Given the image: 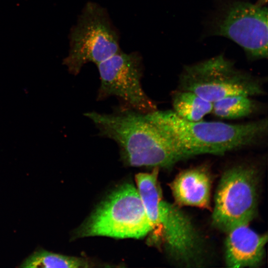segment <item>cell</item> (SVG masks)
<instances>
[{"instance_id":"obj_1","label":"cell","mask_w":268,"mask_h":268,"mask_svg":"<svg viewBox=\"0 0 268 268\" xmlns=\"http://www.w3.org/2000/svg\"><path fill=\"white\" fill-rule=\"evenodd\" d=\"M84 115L99 135L117 143L126 165L168 168L185 159L147 113L122 106L110 114L92 111Z\"/></svg>"},{"instance_id":"obj_2","label":"cell","mask_w":268,"mask_h":268,"mask_svg":"<svg viewBox=\"0 0 268 268\" xmlns=\"http://www.w3.org/2000/svg\"><path fill=\"white\" fill-rule=\"evenodd\" d=\"M185 159L196 155H221L258 145L268 135L267 118L243 124L218 121L190 122L172 110L147 113Z\"/></svg>"},{"instance_id":"obj_3","label":"cell","mask_w":268,"mask_h":268,"mask_svg":"<svg viewBox=\"0 0 268 268\" xmlns=\"http://www.w3.org/2000/svg\"><path fill=\"white\" fill-rule=\"evenodd\" d=\"M151 229L137 189L125 183L101 202L74 236L138 239Z\"/></svg>"},{"instance_id":"obj_4","label":"cell","mask_w":268,"mask_h":268,"mask_svg":"<svg viewBox=\"0 0 268 268\" xmlns=\"http://www.w3.org/2000/svg\"><path fill=\"white\" fill-rule=\"evenodd\" d=\"M178 89L193 92L212 103L229 96L265 93L263 79L237 68L223 54L184 66Z\"/></svg>"},{"instance_id":"obj_5","label":"cell","mask_w":268,"mask_h":268,"mask_svg":"<svg viewBox=\"0 0 268 268\" xmlns=\"http://www.w3.org/2000/svg\"><path fill=\"white\" fill-rule=\"evenodd\" d=\"M120 36L107 10L93 2L84 6L70 30L69 50L63 64L73 75L88 63L96 65L121 51Z\"/></svg>"},{"instance_id":"obj_6","label":"cell","mask_w":268,"mask_h":268,"mask_svg":"<svg viewBox=\"0 0 268 268\" xmlns=\"http://www.w3.org/2000/svg\"><path fill=\"white\" fill-rule=\"evenodd\" d=\"M258 174L252 165L239 164L225 171L215 196L212 224L227 232L249 224L256 214Z\"/></svg>"},{"instance_id":"obj_7","label":"cell","mask_w":268,"mask_h":268,"mask_svg":"<svg viewBox=\"0 0 268 268\" xmlns=\"http://www.w3.org/2000/svg\"><path fill=\"white\" fill-rule=\"evenodd\" d=\"M267 7L235 1L224 5L211 21L210 34L228 38L251 61L268 58Z\"/></svg>"},{"instance_id":"obj_8","label":"cell","mask_w":268,"mask_h":268,"mask_svg":"<svg viewBox=\"0 0 268 268\" xmlns=\"http://www.w3.org/2000/svg\"><path fill=\"white\" fill-rule=\"evenodd\" d=\"M97 66L100 78L98 101L114 96L121 100L124 106L139 112L149 113L157 110L141 86L143 67L140 54L121 51Z\"/></svg>"},{"instance_id":"obj_9","label":"cell","mask_w":268,"mask_h":268,"mask_svg":"<svg viewBox=\"0 0 268 268\" xmlns=\"http://www.w3.org/2000/svg\"><path fill=\"white\" fill-rule=\"evenodd\" d=\"M159 228L152 242L163 244L177 262L187 267L201 263L203 244L196 228L188 215L177 204L162 199L158 207Z\"/></svg>"},{"instance_id":"obj_10","label":"cell","mask_w":268,"mask_h":268,"mask_svg":"<svg viewBox=\"0 0 268 268\" xmlns=\"http://www.w3.org/2000/svg\"><path fill=\"white\" fill-rule=\"evenodd\" d=\"M225 262L229 268L255 267L264 257L267 234H260L249 224L234 227L226 232Z\"/></svg>"},{"instance_id":"obj_11","label":"cell","mask_w":268,"mask_h":268,"mask_svg":"<svg viewBox=\"0 0 268 268\" xmlns=\"http://www.w3.org/2000/svg\"><path fill=\"white\" fill-rule=\"evenodd\" d=\"M211 179L208 169L199 166L180 172L170 184L177 205L209 208Z\"/></svg>"},{"instance_id":"obj_12","label":"cell","mask_w":268,"mask_h":268,"mask_svg":"<svg viewBox=\"0 0 268 268\" xmlns=\"http://www.w3.org/2000/svg\"><path fill=\"white\" fill-rule=\"evenodd\" d=\"M158 168L150 173H141L135 176L137 190L151 226V240L156 235L159 228L158 207L162 200L158 183Z\"/></svg>"},{"instance_id":"obj_13","label":"cell","mask_w":268,"mask_h":268,"mask_svg":"<svg viewBox=\"0 0 268 268\" xmlns=\"http://www.w3.org/2000/svg\"><path fill=\"white\" fill-rule=\"evenodd\" d=\"M172 111L180 118L190 122L203 120L212 112L213 103L193 92L177 89L172 94Z\"/></svg>"},{"instance_id":"obj_14","label":"cell","mask_w":268,"mask_h":268,"mask_svg":"<svg viewBox=\"0 0 268 268\" xmlns=\"http://www.w3.org/2000/svg\"><path fill=\"white\" fill-rule=\"evenodd\" d=\"M90 261L82 258L68 256L37 249L21 263L19 268H89L93 266Z\"/></svg>"},{"instance_id":"obj_15","label":"cell","mask_w":268,"mask_h":268,"mask_svg":"<svg viewBox=\"0 0 268 268\" xmlns=\"http://www.w3.org/2000/svg\"><path fill=\"white\" fill-rule=\"evenodd\" d=\"M247 95L227 96L213 102L212 112L220 119H238L249 117L260 109L259 104Z\"/></svg>"},{"instance_id":"obj_16","label":"cell","mask_w":268,"mask_h":268,"mask_svg":"<svg viewBox=\"0 0 268 268\" xmlns=\"http://www.w3.org/2000/svg\"><path fill=\"white\" fill-rule=\"evenodd\" d=\"M268 0H258L256 4L260 6H265Z\"/></svg>"}]
</instances>
